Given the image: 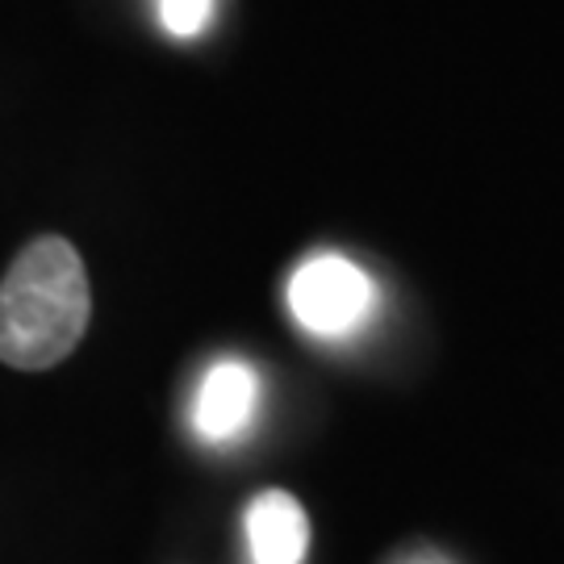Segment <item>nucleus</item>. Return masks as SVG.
Listing matches in <instances>:
<instances>
[{"instance_id": "1", "label": "nucleus", "mask_w": 564, "mask_h": 564, "mask_svg": "<svg viewBox=\"0 0 564 564\" xmlns=\"http://www.w3.org/2000/svg\"><path fill=\"white\" fill-rule=\"evenodd\" d=\"M88 272L67 239H34L0 281V360L51 368L76 351L88 326Z\"/></svg>"}, {"instance_id": "2", "label": "nucleus", "mask_w": 564, "mask_h": 564, "mask_svg": "<svg viewBox=\"0 0 564 564\" xmlns=\"http://www.w3.org/2000/svg\"><path fill=\"white\" fill-rule=\"evenodd\" d=\"M377 305V289L372 276L360 263L335 251H318L293 272L289 281V310L302 330L318 335V339H343L356 326L368 323Z\"/></svg>"}, {"instance_id": "3", "label": "nucleus", "mask_w": 564, "mask_h": 564, "mask_svg": "<svg viewBox=\"0 0 564 564\" xmlns=\"http://www.w3.org/2000/svg\"><path fill=\"white\" fill-rule=\"evenodd\" d=\"M260 410V377L242 360H218L197 384L193 431L205 444H230L251 426Z\"/></svg>"}, {"instance_id": "4", "label": "nucleus", "mask_w": 564, "mask_h": 564, "mask_svg": "<svg viewBox=\"0 0 564 564\" xmlns=\"http://www.w3.org/2000/svg\"><path fill=\"white\" fill-rule=\"evenodd\" d=\"M247 552L251 564H305L310 552V519L302 502L284 489H268L247 506Z\"/></svg>"}, {"instance_id": "5", "label": "nucleus", "mask_w": 564, "mask_h": 564, "mask_svg": "<svg viewBox=\"0 0 564 564\" xmlns=\"http://www.w3.org/2000/svg\"><path fill=\"white\" fill-rule=\"evenodd\" d=\"M214 18V0H160V21L176 39H197Z\"/></svg>"}, {"instance_id": "6", "label": "nucleus", "mask_w": 564, "mask_h": 564, "mask_svg": "<svg viewBox=\"0 0 564 564\" xmlns=\"http://www.w3.org/2000/svg\"><path fill=\"white\" fill-rule=\"evenodd\" d=\"M405 564H444V561H435V556H414V561H405Z\"/></svg>"}]
</instances>
